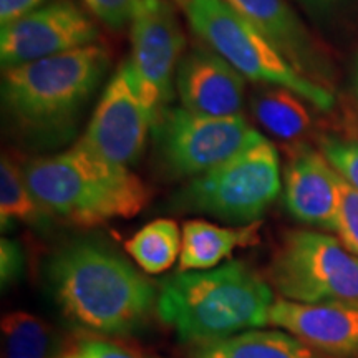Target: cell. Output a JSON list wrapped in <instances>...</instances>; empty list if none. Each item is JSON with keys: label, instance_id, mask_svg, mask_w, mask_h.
Returning a JSON list of instances; mask_svg holds the SVG:
<instances>
[{"label": "cell", "instance_id": "1", "mask_svg": "<svg viewBox=\"0 0 358 358\" xmlns=\"http://www.w3.org/2000/svg\"><path fill=\"white\" fill-rule=\"evenodd\" d=\"M52 295L75 325L101 337H127L150 319L158 289L100 239L71 241L47 264Z\"/></svg>", "mask_w": 358, "mask_h": 358}, {"label": "cell", "instance_id": "2", "mask_svg": "<svg viewBox=\"0 0 358 358\" xmlns=\"http://www.w3.org/2000/svg\"><path fill=\"white\" fill-rule=\"evenodd\" d=\"M274 302L266 279L245 262L231 261L161 280L155 310L181 342L196 347L267 325Z\"/></svg>", "mask_w": 358, "mask_h": 358}, {"label": "cell", "instance_id": "3", "mask_svg": "<svg viewBox=\"0 0 358 358\" xmlns=\"http://www.w3.org/2000/svg\"><path fill=\"white\" fill-rule=\"evenodd\" d=\"M108 66V52L96 43L12 66L3 70V110L25 140H69Z\"/></svg>", "mask_w": 358, "mask_h": 358}, {"label": "cell", "instance_id": "4", "mask_svg": "<svg viewBox=\"0 0 358 358\" xmlns=\"http://www.w3.org/2000/svg\"><path fill=\"white\" fill-rule=\"evenodd\" d=\"M22 169L45 211L75 226L134 217L150 201L146 185L128 166L106 159L82 140Z\"/></svg>", "mask_w": 358, "mask_h": 358}, {"label": "cell", "instance_id": "5", "mask_svg": "<svg viewBox=\"0 0 358 358\" xmlns=\"http://www.w3.org/2000/svg\"><path fill=\"white\" fill-rule=\"evenodd\" d=\"M182 10L192 30L244 78L289 88L315 108L332 110L334 93L325 85L312 82L295 70L274 45L226 0H187Z\"/></svg>", "mask_w": 358, "mask_h": 358}, {"label": "cell", "instance_id": "6", "mask_svg": "<svg viewBox=\"0 0 358 358\" xmlns=\"http://www.w3.org/2000/svg\"><path fill=\"white\" fill-rule=\"evenodd\" d=\"M280 186L279 155L262 136L208 173L191 178L173 196V206L243 226L259 221Z\"/></svg>", "mask_w": 358, "mask_h": 358}, {"label": "cell", "instance_id": "7", "mask_svg": "<svg viewBox=\"0 0 358 358\" xmlns=\"http://www.w3.org/2000/svg\"><path fill=\"white\" fill-rule=\"evenodd\" d=\"M268 279L287 301L358 303V257L324 232H289L272 259Z\"/></svg>", "mask_w": 358, "mask_h": 358}, {"label": "cell", "instance_id": "8", "mask_svg": "<svg viewBox=\"0 0 358 358\" xmlns=\"http://www.w3.org/2000/svg\"><path fill=\"white\" fill-rule=\"evenodd\" d=\"M155 145L166 171L174 178H196L262 138L257 129L237 116H204L169 108L156 123Z\"/></svg>", "mask_w": 358, "mask_h": 358}, {"label": "cell", "instance_id": "9", "mask_svg": "<svg viewBox=\"0 0 358 358\" xmlns=\"http://www.w3.org/2000/svg\"><path fill=\"white\" fill-rule=\"evenodd\" d=\"M161 115L163 111L127 60L103 90L82 141L106 159L129 168L145 153L148 136Z\"/></svg>", "mask_w": 358, "mask_h": 358}, {"label": "cell", "instance_id": "10", "mask_svg": "<svg viewBox=\"0 0 358 358\" xmlns=\"http://www.w3.org/2000/svg\"><path fill=\"white\" fill-rule=\"evenodd\" d=\"M96 40L95 22L77 3L57 0L45 3L24 19L2 27L0 60L3 70H7L88 47Z\"/></svg>", "mask_w": 358, "mask_h": 358}, {"label": "cell", "instance_id": "11", "mask_svg": "<svg viewBox=\"0 0 358 358\" xmlns=\"http://www.w3.org/2000/svg\"><path fill=\"white\" fill-rule=\"evenodd\" d=\"M131 57L128 58L161 111L169 108L185 35L168 0H141L131 20Z\"/></svg>", "mask_w": 358, "mask_h": 358}, {"label": "cell", "instance_id": "12", "mask_svg": "<svg viewBox=\"0 0 358 358\" xmlns=\"http://www.w3.org/2000/svg\"><path fill=\"white\" fill-rule=\"evenodd\" d=\"M176 92L182 108L204 116H237L244 106V77L213 48L196 47L179 62Z\"/></svg>", "mask_w": 358, "mask_h": 358}, {"label": "cell", "instance_id": "13", "mask_svg": "<svg viewBox=\"0 0 358 358\" xmlns=\"http://www.w3.org/2000/svg\"><path fill=\"white\" fill-rule=\"evenodd\" d=\"M268 324L284 329L315 350L340 357L358 353V303L277 299Z\"/></svg>", "mask_w": 358, "mask_h": 358}, {"label": "cell", "instance_id": "14", "mask_svg": "<svg viewBox=\"0 0 358 358\" xmlns=\"http://www.w3.org/2000/svg\"><path fill=\"white\" fill-rule=\"evenodd\" d=\"M257 29L285 60L312 82L330 80L332 66L308 30L285 0H226Z\"/></svg>", "mask_w": 358, "mask_h": 358}, {"label": "cell", "instance_id": "15", "mask_svg": "<svg viewBox=\"0 0 358 358\" xmlns=\"http://www.w3.org/2000/svg\"><path fill=\"white\" fill-rule=\"evenodd\" d=\"M338 174L325 156L299 148L284 178V199L297 221L337 232Z\"/></svg>", "mask_w": 358, "mask_h": 358}, {"label": "cell", "instance_id": "16", "mask_svg": "<svg viewBox=\"0 0 358 358\" xmlns=\"http://www.w3.org/2000/svg\"><path fill=\"white\" fill-rule=\"evenodd\" d=\"M261 221L243 226L217 224L192 219L182 226V244L179 271H209L217 267L236 249L249 248L261 241Z\"/></svg>", "mask_w": 358, "mask_h": 358}, {"label": "cell", "instance_id": "17", "mask_svg": "<svg viewBox=\"0 0 358 358\" xmlns=\"http://www.w3.org/2000/svg\"><path fill=\"white\" fill-rule=\"evenodd\" d=\"M191 358H320L289 332L245 330L217 342L192 347Z\"/></svg>", "mask_w": 358, "mask_h": 358}, {"label": "cell", "instance_id": "18", "mask_svg": "<svg viewBox=\"0 0 358 358\" xmlns=\"http://www.w3.org/2000/svg\"><path fill=\"white\" fill-rule=\"evenodd\" d=\"M306 101L292 90L267 85L254 93L250 110L268 133L279 140L295 141L312 128V115Z\"/></svg>", "mask_w": 358, "mask_h": 358}, {"label": "cell", "instance_id": "19", "mask_svg": "<svg viewBox=\"0 0 358 358\" xmlns=\"http://www.w3.org/2000/svg\"><path fill=\"white\" fill-rule=\"evenodd\" d=\"M182 231L173 219H156L129 237L124 249L146 274L166 272L181 256Z\"/></svg>", "mask_w": 358, "mask_h": 358}, {"label": "cell", "instance_id": "20", "mask_svg": "<svg viewBox=\"0 0 358 358\" xmlns=\"http://www.w3.org/2000/svg\"><path fill=\"white\" fill-rule=\"evenodd\" d=\"M52 216L42 208L27 185L24 169L10 156L2 155L0 161V221L6 229L13 221L38 226Z\"/></svg>", "mask_w": 358, "mask_h": 358}, {"label": "cell", "instance_id": "21", "mask_svg": "<svg viewBox=\"0 0 358 358\" xmlns=\"http://www.w3.org/2000/svg\"><path fill=\"white\" fill-rule=\"evenodd\" d=\"M6 358H53L55 334L42 319L29 312H10L2 319Z\"/></svg>", "mask_w": 358, "mask_h": 358}, {"label": "cell", "instance_id": "22", "mask_svg": "<svg viewBox=\"0 0 358 358\" xmlns=\"http://www.w3.org/2000/svg\"><path fill=\"white\" fill-rule=\"evenodd\" d=\"M320 153L338 176L358 191V140L324 136L320 140Z\"/></svg>", "mask_w": 358, "mask_h": 358}, {"label": "cell", "instance_id": "23", "mask_svg": "<svg viewBox=\"0 0 358 358\" xmlns=\"http://www.w3.org/2000/svg\"><path fill=\"white\" fill-rule=\"evenodd\" d=\"M337 234L345 248L358 257V191L338 176Z\"/></svg>", "mask_w": 358, "mask_h": 358}, {"label": "cell", "instance_id": "24", "mask_svg": "<svg viewBox=\"0 0 358 358\" xmlns=\"http://www.w3.org/2000/svg\"><path fill=\"white\" fill-rule=\"evenodd\" d=\"M101 24L113 30H122L131 24L141 0H82Z\"/></svg>", "mask_w": 358, "mask_h": 358}, {"label": "cell", "instance_id": "25", "mask_svg": "<svg viewBox=\"0 0 358 358\" xmlns=\"http://www.w3.org/2000/svg\"><path fill=\"white\" fill-rule=\"evenodd\" d=\"M24 271V252L15 241L3 237L0 241V280L2 289L10 287L13 282L20 279Z\"/></svg>", "mask_w": 358, "mask_h": 358}, {"label": "cell", "instance_id": "26", "mask_svg": "<svg viewBox=\"0 0 358 358\" xmlns=\"http://www.w3.org/2000/svg\"><path fill=\"white\" fill-rule=\"evenodd\" d=\"M60 358H138L123 347L116 345L110 340L87 338L80 342L70 353Z\"/></svg>", "mask_w": 358, "mask_h": 358}, {"label": "cell", "instance_id": "27", "mask_svg": "<svg viewBox=\"0 0 358 358\" xmlns=\"http://www.w3.org/2000/svg\"><path fill=\"white\" fill-rule=\"evenodd\" d=\"M47 2L48 0H0V25L7 27L24 19Z\"/></svg>", "mask_w": 358, "mask_h": 358}, {"label": "cell", "instance_id": "28", "mask_svg": "<svg viewBox=\"0 0 358 358\" xmlns=\"http://www.w3.org/2000/svg\"><path fill=\"white\" fill-rule=\"evenodd\" d=\"M303 2L310 3V6H315V7H329L340 2V0H303Z\"/></svg>", "mask_w": 358, "mask_h": 358}, {"label": "cell", "instance_id": "29", "mask_svg": "<svg viewBox=\"0 0 358 358\" xmlns=\"http://www.w3.org/2000/svg\"><path fill=\"white\" fill-rule=\"evenodd\" d=\"M355 90H357V101H358V65H357V75H355Z\"/></svg>", "mask_w": 358, "mask_h": 358}, {"label": "cell", "instance_id": "30", "mask_svg": "<svg viewBox=\"0 0 358 358\" xmlns=\"http://www.w3.org/2000/svg\"><path fill=\"white\" fill-rule=\"evenodd\" d=\"M173 2H176V3H178V6L185 7V6H186V2H187V0H173Z\"/></svg>", "mask_w": 358, "mask_h": 358}]
</instances>
